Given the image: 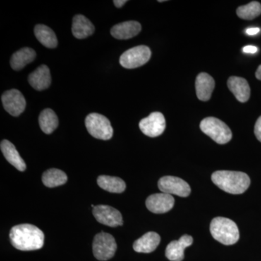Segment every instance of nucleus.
Here are the masks:
<instances>
[{
  "label": "nucleus",
  "instance_id": "obj_1",
  "mask_svg": "<svg viewBox=\"0 0 261 261\" xmlns=\"http://www.w3.org/2000/svg\"><path fill=\"white\" fill-rule=\"evenodd\" d=\"M10 240L15 248L22 251H32L44 246V234L34 225L20 224L10 230Z\"/></svg>",
  "mask_w": 261,
  "mask_h": 261
},
{
  "label": "nucleus",
  "instance_id": "obj_2",
  "mask_svg": "<svg viewBox=\"0 0 261 261\" xmlns=\"http://www.w3.org/2000/svg\"><path fill=\"white\" fill-rule=\"evenodd\" d=\"M211 179L223 191L233 195L244 193L250 185V177L240 171H217L213 173Z\"/></svg>",
  "mask_w": 261,
  "mask_h": 261
},
{
  "label": "nucleus",
  "instance_id": "obj_3",
  "mask_svg": "<svg viewBox=\"0 0 261 261\" xmlns=\"http://www.w3.org/2000/svg\"><path fill=\"white\" fill-rule=\"evenodd\" d=\"M210 231L215 240L225 245L238 243L240 231L232 220L224 217H216L211 223Z\"/></svg>",
  "mask_w": 261,
  "mask_h": 261
},
{
  "label": "nucleus",
  "instance_id": "obj_4",
  "mask_svg": "<svg viewBox=\"0 0 261 261\" xmlns=\"http://www.w3.org/2000/svg\"><path fill=\"white\" fill-rule=\"evenodd\" d=\"M200 127L203 133L219 145L228 143L232 138V133L227 125L214 117L204 118Z\"/></svg>",
  "mask_w": 261,
  "mask_h": 261
},
{
  "label": "nucleus",
  "instance_id": "obj_5",
  "mask_svg": "<svg viewBox=\"0 0 261 261\" xmlns=\"http://www.w3.org/2000/svg\"><path fill=\"white\" fill-rule=\"evenodd\" d=\"M85 124L89 135L94 138L102 140L112 138L113 127L106 116L99 113H91L86 118Z\"/></svg>",
  "mask_w": 261,
  "mask_h": 261
},
{
  "label": "nucleus",
  "instance_id": "obj_6",
  "mask_svg": "<svg viewBox=\"0 0 261 261\" xmlns=\"http://www.w3.org/2000/svg\"><path fill=\"white\" fill-rule=\"evenodd\" d=\"M93 253L99 260H108L116 253L117 245L112 235L106 232L97 233L94 238Z\"/></svg>",
  "mask_w": 261,
  "mask_h": 261
},
{
  "label": "nucleus",
  "instance_id": "obj_7",
  "mask_svg": "<svg viewBox=\"0 0 261 261\" xmlns=\"http://www.w3.org/2000/svg\"><path fill=\"white\" fill-rule=\"evenodd\" d=\"M151 51L145 45L137 46L123 53L120 58V64L127 69H133L146 64L150 59Z\"/></svg>",
  "mask_w": 261,
  "mask_h": 261
},
{
  "label": "nucleus",
  "instance_id": "obj_8",
  "mask_svg": "<svg viewBox=\"0 0 261 261\" xmlns=\"http://www.w3.org/2000/svg\"><path fill=\"white\" fill-rule=\"evenodd\" d=\"M159 187L163 193L171 195L186 197L191 193V188L187 182L175 176H166L160 178Z\"/></svg>",
  "mask_w": 261,
  "mask_h": 261
},
{
  "label": "nucleus",
  "instance_id": "obj_9",
  "mask_svg": "<svg viewBox=\"0 0 261 261\" xmlns=\"http://www.w3.org/2000/svg\"><path fill=\"white\" fill-rule=\"evenodd\" d=\"M140 128L147 137H157L162 135L166 128V119L162 113L154 112L140 122Z\"/></svg>",
  "mask_w": 261,
  "mask_h": 261
},
{
  "label": "nucleus",
  "instance_id": "obj_10",
  "mask_svg": "<svg viewBox=\"0 0 261 261\" xmlns=\"http://www.w3.org/2000/svg\"><path fill=\"white\" fill-rule=\"evenodd\" d=\"M2 102L5 111L11 116H18L25 111L27 102L20 91L10 89L2 96Z\"/></svg>",
  "mask_w": 261,
  "mask_h": 261
},
{
  "label": "nucleus",
  "instance_id": "obj_11",
  "mask_svg": "<svg viewBox=\"0 0 261 261\" xmlns=\"http://www.w3.org/2000/svg\"><path fill=\"white\" fill-rule=\"evenodd\" d=\"M94 218L100 224L116 227L123 225L121 213L114 207L108 205H97L93 208Z\"/></svg>",
  "mask_w": 261,
  "mask_h": 261
},
{
  "label": "nucleus",
  "instance_id": "obj_12",
  "mask_svg": "<svg viewBox=\"0 0 261 261\" xmlns=\"http://www.w3.org/2000/svg\"><path fill=\"white\" fill-rule=\"evenodd\" d=\"M174 202L172 195L162 192L147 197L146 206L149 211L154 214H165L173 208Z\"/></svg>",
  "mask_w": 261,
  "mask_h": 261
},
{
  "label": "nucleus",
  "instance_id": "obj_13",
  "mask_svg": "<svg viewBox=\"0 0 261 261\" xmlns=\"http://www.w3.org/2000/svg\"><path fill=\"white\" fill-rule=\"evenodd\" d=\"M193 238L190 235H183L176 241L168 244L166 250V256L171 261H181L185 257V250L187 247L191 246Z\"/></svg>",
  "mask_w": 261,
  "mask_h": 261
},
{
  "label": "nucleus",
  "instance_id": "obj_14",
  "mask_svg": "<svg viewBox=\"0 0 261 261\" xmlns=\"http://www.w3.org/2000/svg\"><path fill=\"white\" fill-rule=\"evenodd\" d=\"M142 30V25L139 22L135 20L123 22L117 24L111 29V34L117 39H129L138 35Z\"/></svg>",
  "mask_w": 261,
  "mask_h": 261
},
{
  "label": "nucleus",
  "instance_id": "obj_15",
  "mask_svg": "<svg viewBox=\"0 0 261 261\" xmlns=\"http://www.w3.org/2000/svg\"><path fill=\"white\" fill-rule=\"evenodd\" d=\"M29 82L33 88L37 91L47 89L51 84V75L46 65L38 67L29 75Z\"/></svg>",
  "mask_w": 261,
  "mask_h": 261
},
{
  "label": "nucleus",
  "instance_id": "obj_16",
  "mask_svg": "<svg viewBox=\"0 0 261 261\" xmlns=\"http://www.w3.org/2000/svg\"><path fill=\"white\" fill-rule=\"evenodd\" d=\"M215 87L213 77L206 73H200L196 79L195 88L197 97L201 101H208Z\"/></svg>",
  "mask_w": 261,
  "mask_h": 261
},
{
  "label": "nucleus",
  "instance_id": "obj_17",
  "mask_svg": "<svg viewBox=\"0 0 261 261\" xmlns=\"http://www.w3.org/2000/svg\"><path fill=\"white\" fill-rule=\"evenodd\" d=\"M227 85L239 102H245L250 99V86L245 79L238 76L230 77L228 80Z\"/></svg>",
  "mask_w": 261,
  "mask_h": 261
},
{
  "label": "nucleus",
  "instance_id": "obj_18",
  "mask_svg": "<svg viewBox=\"0 0 261 261\" xmlns=\"http://www.w3.org/2000/svg\"><path fill=\"white\" fill-rule=\"evenodd\" d=\"M161 243V237L154 231L146 233L134 243V250L137 252L149 253L155 250Z\"/></svg>",
  "mask_w": 261,
  "mask_h": 261
},
{
  "label": "nucleus",
  "instance_id": "obj_19",
  "mask_svg": "<svg viewBox=\"0 0 261 261\" xmlns=\"http://www.w3.org/2000/svg\"><path fill=\"white\" fill-rule=\"evenodd\" d=\"M0 147H1L3 155L12 166H14L18 171H25L27 165L24 162L23 159L20 157L15 146L10 141L5 140L2 141Z\"/></svg>",
  "mask_w": 261,
  "mask_h": 261
},
{
  "label": "nucleus",
  "instance_id": "obj_20",
  "mask_svg": "<svg viewBox=\"0 0 261 261\" xmlns=\"http://www.w3.org/2000/svg\"><path fill=\"white\" fill-rule=\"evenodd\" d=\"M94 27L88 18L82 15H76L73 19L72 33L76 39H86L92 35Z\"/></svg>",
  "mask_w": 261,
  "mask_h": 261
},
{
  "label": "nucleus",
  "instance_id": "obj_21",
  "mask_svg": "<svg viewBox=\"0 0 261 261\" xmlns=\"http://www.w3.org/2000/svg\"><path fill=\"white\" fill-rule=\"evenodd\" d=\"M36 57V51L32 48H22L13 55L10 59V65L15 70L23 69L25 65L32 63L35 60Z\"/></svg>",
  "mask_w": 261,
  "mask_h": 261
},
{
  "label": "nucleus",
  "instance_id": "obj_22",
  "mask_svg": "<svg viewBox=\"0 0 261 261\" xmlns=\"http://www.w3.org/2000/svg\"><path fill=\"white\" fill-rule=\"evenodd\" d=\"M34 34L42 45L47 48H56L58 46V39L55 32L49 27L39 24L34 29Z\"/></svg>",
  "mask_w": 261,
  "mask_h": 261
},
{
  "label": "nucleus",
  "instance_id": "obj_23",
  "mask_svg": "<svg viewBox=\"0 0 261 261\" xmlns=\"http://www.w3.org/2000/svg\"><path fill=\"white\" fill-rule=\"evenodd\" d=\"M97 184L102 190L112 193H121L126 190V183L118 177L110 176H99Z\"/></svg>",
  "mask_w": 261,
  "mask_h": 261
},
{
  "label": "nucleus",
  "instance_id": "obj_24",
  "mask_svg": "<svg viewBox=\"0 0 261 261\" xmlns=\"http://www.w3.org/2000/svg\"><path fill=\"white\" fill-rule=\"evenodd\" d=\"M68 181V176L61 170L50 168L44 172L42 181L46 187L53 188L64 185Z\"/></svg>",
  "mask_w": 261,
  "mask_h": 261
},
{
  "label": "nucleus",
  "instance_id": "obj_25",
  "mask_svg": "<svg viewBox=\"0 0 261 261\" xmlns=\"http://www.w3.org/2000/svg\"><path fill=\"white\" fill-rule=\"evenodd\" d=\"M39 123L42 132L49 135L58 128V118L53 110L47 108L40 113Z\"/></svg>",
  "mask_w": 261,
  "mask_h": 261
},
{
  "label": "nucleus",
  "instance_id": "obj_26",
  "mask_svg": "<svg viewBox=\"0 0 261 261\" xmlns=\"http://www.w3.org/2000/svg\"><path fill=\"white\" fill-rule=\"evenodd\" d=\"M237 14L244 20H252L261 14V5L256 1L251 2L247 5L239 7Z\"/></svg>",
  "mask_w": 261,
  "mask_h": 261
},
{
  "label": "nucleus",
  "instance_id": "obj_27",
  "mask_svg": "<svg viewBox=\"0 0 261 261\" xmlns=\"http://www.w3.org/2000/svg\"><path fill=\"white\" fill-rule=\"evenodd\" d=\"M255 135L256 136L257 140L261 142V116L259 117L255 125V129H254Z\"/></svg>",
  "mask_w": 261,
  "mask_h": 261
},
{
  "label": "nucleus",
  "instance_id": "obj_28",
  "mask_svg": "<svg viewBox=\"0 0 261 261\" xmlns=\"http://www.w3.org/2000/svg\"><path fill=\"white\" fill-rule=\"evenodd\" d=\"M243 50L245 53H250V54H255L257 51V48L255 46H245L243 47Z\"/></svg>",
  "mask_w": 261,
  "mask_h": 261
},
{
  "label": "nucleus",
  "instance_id": "obj_29",
  "mask_svg": "<svg viewBox=\"0 0 261 261\" xmlns=\"http://www.w3.org/2000/svg\"><path fill=\"white\" fill-rule=\"evenodd\" d=\"M260 29L259 28H250L247 29L246 32L248 35L253 36L255 34H258L260 32Z\"/></svg>",
  "mask_w": 261,
  "mask_h": 261
},
{
  "label": "nucleus",
  "instance_id": "obj_30",
  "mask_svg": "<svg viewBox=\"0 0 261 261\" xmlns=\"http://www.w3.org/2000/svg\"><path fill=\"white\" fill-rule=\"evenodd\" d=\"M126 3V0H115V1H113L115 6L118 8H122Z\"/></svg>",
  "mask_w": 261,
  "mask_h": 261
},
{
  "label": "nucleus",
  "instance_id": "obj_31",
  "mask_svg": "<svg viewBox=\"0 0 261 261\" xmlns=\"http://www.w3.org/2000/svg\"><path fill=\"white\" fill-rule=\"evenodd\" d=\"M255 76L258 80L261 81V65H259L258 68L256 70V73H255Z\"/></svg>",
  "mask_w": 261,
  "mask_h": 261
}]
</instances>
